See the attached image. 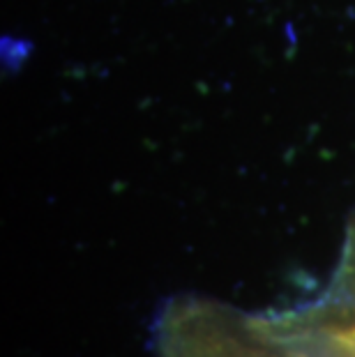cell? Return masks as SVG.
Segmentation results:
<instances>
[{
    "label": "cell",
    "mask_w": 355,
    "mask_h": 357,
    "mask_svg": "<svg viewBox=\"0 0 355 357\" xmlns=\"http://www.w3.org/2000/svg\"><path fill=\"white\" fill-rule=\"evenodd\" d=\"M157 357H323L277 314H247L206 298H173L155 330Z\"/></svg>",
    "instance_id": "6da1fadb"
},
{
    "label": "cell",
    "mask_w": 355,
    "mask_h": 357,
    "mask_svg": "<svg viewBox=\"0 0 355 357\" xmlns=\"http://www.w3.org/2000/svg\"><path fill=\"white\" fill-rule=\"evenodd\" d=\"M277 316L323 357H355V219L346 231L337 270L323 293Z\"/></svg>",
    "instance_id": "7a4b0ae2"
}]
</instances>
